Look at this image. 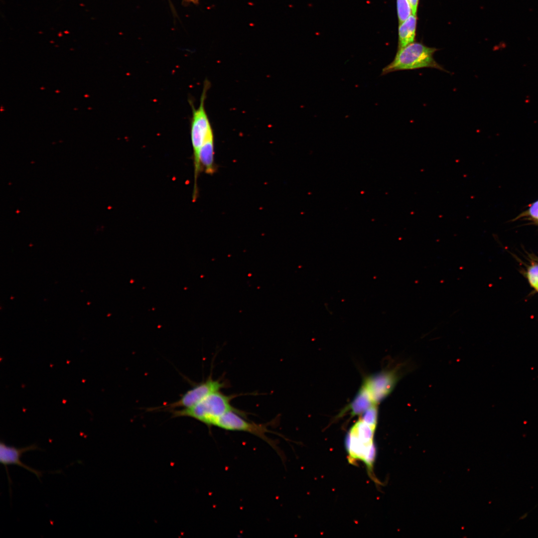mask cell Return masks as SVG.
<instances>
[{
  "mask_svg": "<svg viewBox=\"0 0 538 538\" xmlns=\"http://www.w3.org/2000/svg\"><path fill=\"white\" fill-rule=\"evenodd\" d=\"M376 426L360 419L350 428L345 438L348 459L351 464L362 461L367 466L368 474L375 481L373 467L376 455L374 438Z\"/></svg>",
  "mask_w": 538,
  "mask_h": 538,
  "instance_id": "cell-1",
  "label": "cell"
},
{
  "mask_svg": "<svg viewBox=\"0 0 538 538\" xmlns=\"http://www.w3.org/2000/svg\"><path fill=\"white\" fill-rule=\"evenodd\" d=\"M209 87L210 83L206 80L204 83L200 105L197 109L194 108L193 106L192 107L190 136L193 154L194 190H198L197 180L202 169L199 159L200 150L204 143L214 138L213 129L205 108V101Z\"/></svg>",
  "mask_w": 538,
  "mask_h": 538,
  "instance_id": "cell-2",
  "label": "cell"
},
{
  "mask_svg": "<svg viewBox=\"0 0 538 538\" xmlns=\"http://www.w3.org/2000/svg\"><path fill=\"white\" fill-rule=\"evenodd\" d=\"M234 397L226 395L220 391H217L191 407L173 410V416L190 417L208 427L215 426L218 420L226 413L233 410L239 411L231 404V400Z\"/></svg>",
  "mask_w": 538,
  "mask_h": 538,
  "instance_id": "cell-3",
  "label": "cell"
},
{
  "mask_svg": "<svg viewBox=\"0 0 538 538\" xmlns=\"http://www.w3.org/2000/svg\"><path fill=\"white\" fill-rule=\"evenodd\" d=\"M437 49L419 42H412L399 49L394 60L385 67L381 75L400 70L432 68L446 71L434 59Z\"/></svg>",
  "mask_w": 538,
  "mask_h": 538,
  "instance_id": "cell-4",
  "label": "cell"
},
{
  "mask_svg": "<svg viewBox=\"0 0 538 538\" xmlns=\"http://www.w3.org/2000/svg\"><path fill=\"white\" fill-rule=\"evenodd\" d=\"M245 414L240 411H230L221 416L217 421L215 426L229 431H237L248 432L254 434L266 441L272 447L273 442L266 435L271 432L267 428V424H257L243 418Z\"/></svg>",
  "mask_w": 538,
  "mask_h": 538,
  "instance_id": "cell-5",
  "label": "cell"
},
{
  "mask_svg": "<svg viewBox=\"0 0 538 538\" xmlns=\"http://www.w3.org/2000/svg\"><path fill=\"white\" fill-rule=\"evenodd\" d=\"M225 386V383L219 380L209 378L206 380L196 384L187 391L177 401L164 406L165 409L172 410L191 407L200 403L210 394L220 391Z\"/></svg>",
  "mask_w": 538,
  "mask_h": 538,
  "instance_id": "cell-6",
  "label": "cell"
},
{
  "mask_svg": "<svg viewBox=\"0 0 538 538\" xmlns=\"http://www.w3.org/2000/svg\"><path fill=\"white\" fill-rule=\"evenodd\" d=\"M401 374L396 369L382 371L367 377L363 384L377 404L391 394Z\"/></svg>",
  "mask_w": 538,
  "mask_h": 538,
  "instance_id": "cell-7",
  "label": "cell"
},
{
  "mask_svg": "<svg viewBox=\"0 0 538 538\" xmlns=\"http://www.w3.org/2000/svg\"><path fill=\"white\" fill-rule=\"evenodd\" d=\"M39 450H42V449L35 443L24 447L17 448L14 446L6 445L2 441L0 442V462L5 468L9 482L10 494H11L10 484H12V482L8 472L7 466L8 465H16L22 467L33 473L40 481V478L42 477L43 472L35 469L25 464L20 460L24 453Z\"/></svg>",
  "mask_w": 538,
  "mask_h": 538,
  "instance_id": "cell-8",
  "label": "cell"
},
{
  "mask_svg": "<svg viewBox=\"0 0 538 538\" xmlns=\"http://www.w3.org/2000/svg\"><path fill=\"white\" fill-rule=\"evenodd\" d=\"M375 404L370 394L363 384L345 410H350L351 414L354 416L361 415L366 410Z\"/></svg>",
  "mask_w": 538,
  "mask_h": 538,
  "instance_id": "cell-9",
  "label": "cell"
},
{
  "mask_svg": "<svg viewBox=\"0 0 538 538\" xmlns=\"http://www.w3.org/2000/svg\"><path fill=\"white\" fill-rule=\"evenodd\" d=\"M399 24L398 49L414 42L416 16L412 14L406 20Z\"/></svg>",
  "mask_w": 538,
  "mask_h": 538,
  "instance_id": "cell-10",
  "label": "cell"
},
{
  "mask_svg": "<svg viewBox=\"0 0 538 538\" xmlns=\"http://www.w3.org/2000/svg\"><path fill=\"white\" fill-rule=\"evenodd\" d=\"M199 159L201 168L205 172L212 175L216 171L214 162V138L206 142L199 152Z\"/></svg>",
  "mask_w": 538,
  "mask_h": 538,
  "instance_id": "cell-11",
  "label": "cell"
},
{
  "mask_svg": "<svg viewBox=\"0 0 538 538\" xmlns=\"http://www.w3.org/2000/svg\"><path fill=\"white\" fill-rule=\"evenodd\" d=\"M397 6L399 23L404 21L412 14L409 0H397Z\"/></svg>",
  "mask_w": 538,
  "mask_h": 538,
  "instance_id": "cell-12",
  "label": "cell"
},
{
  "mask_svg": "<svg viewBox=\"0 0 538 538\" xmlns=\"http://www.w3.org/2000/svg\"><path fill=\"white\" fill-rule=\"evenodd\" d=\"M378 410L376 404H373L362 415L360 418L364 422L371 425L377 426Z\"/></svg>",
  "mask_w": 538,
  "mask_h": 538,
  "instance_id": "cell-13",
  "label": "cell"
},
{
  "mask_svg": "<svg viewBox=\"0 0 538 538\" xmlns=\"http://www.w3.org/2000/svg\"><path fill=\"white\" fill-rule=\"evenodd\" d=\"M527 277L530 284L538 291V265H534L528 269Z\"/></svg>",
  "mask_w": 538,
  "mask_h": 538,
  "instance_id": "cell-14",
  "label": "cell"
},
{
  "mask_svg": "<svg viewBox=\"0 0 538 538\" xmlns=\"http://www.w3.org/2000/svg\"><path fill=\"white\" fill-rule=\"evenodd\" d=\"M523 216H527L538 224V200L533 203L527 211L525 212Z\"/></svg>",
  "mask_w": 538,
  "mask_h": 538,
  "instance_id": "cell-15",
  "label": "cell"
},
{
  "mask_svg": "<svg viewBox=\"0 0 538 538\" xmlns=\"http://www.w3.org/2000/svg\"><path fill=\"white\" fill-rule=\"evenodd\" d=\"M409 1L411 7L412 13L416 15L419 0H409Z\"/></svg>",
  "mask_w": 538,
  "mask_h": 538,
  "instance_id": "cell-16",
  "label": "cell"
},
{
  "mask_svg": "<svg viewBox=\"0 0 538 538\" xmlns=\"http://www.w3.org/2000/svg\"><path fill=\"white\" fill-rule=\"evenodd\" d=\"M527 515H528V513L525 514L524 515H523V516L520 517L519 519L520 520H523V519L526 518V517L527 516Z\"/></svg>",
  "mask_w": 538,
  "mask_h": 538,
  "instance_id": "cell-17",
  "label": "cell"
},
{
  "mask_svg": "<svg viewBox=\"0 0 538 538\" xmlns=\"http://www.w3.org/2000/svg\"><path fill=\"white\" fill-rule=\"evenodd\" d=\"M186 0L190 1V2H194V3H196L198 1V0Z\"/></svg>",
  "mask_w": 538,
  "mask_h": 538,
  "instance_id": "cell-18",
  "label": "cell"
},
{
  "mask_svg": "<svg viewBox=\"0 0 538 538\" xmlns=\"http://www.w3.org/2000/svg\"></svg>",
  "mask_w": 538,
  "mask_h": 538,
  "instance_id": "cell-19",
  "label": "cell"
}]
</instances>
